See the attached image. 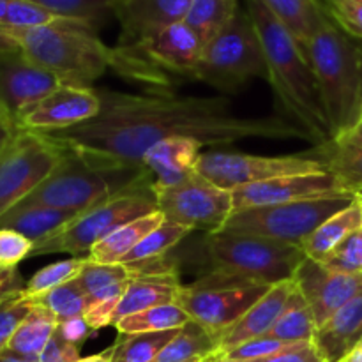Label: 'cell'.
<instances>
[{
  "mask_svg": "<svg viewBox=\"0 0 362 362\" xmlns=\"http://www.w3.org/2000/svg\"><path fill=\"white\" fill-rule=\"evenodd\" d=\"M57 331L60 332V336H62L66 341L73 343V345L76 346L83 345V343L95 332L94 329L90 327V324L85 320V317H76L69 318V320L66 322H60Z\"/></svg>",
  "mask_w": 362,
  "mask_h": 362,
  "instance_id": "obj_48",
  "label": "cell"
},
{
  "mask_svg": "<svg viewBox=\"0 0 362 362\" xmlns=\"http://www.w3.org/2000/svg\"><path fill=\"white\" fill-rule=\"evenodd\" d=\"M205 246L212 271L255 285L274 286L290 281L306 260L300 246L255 235L209 233Z\"/></svg>",
  "mask_w": 362,
  "mask_h": 362,
  "instance_id": "obj_6",
  "label": "cell"
},
{
  "mask_svg": "<svg viewBox=\"0 0 362 362\" xmlns=\"http://www.w3.org/2000/svg\"><path fill=\"white\" fill-rule=\"evenodd\" d=\"M313 69L332 140L362 124V46L329 20L304 46Z\"/></svg>",
  "mask_w": 362,
  "mask_h": 362,
  "instance_id": "obj_4",
  "label": "cell"
},
{
  "mask_svg": "<svg viewBox=\"0 0 362 362\" xmlns=\"http://www.w3.org/2000/svg\"><path fill=\"white\" fill-rule=\"evenodd\" d=\"M317 329V320H315L310 306L304 300L299 288H296L290 296L281 317L278 318V322H276L274 327L271 329L267 336L279 339V341L306 343L313 341Z\"/></svg>",
  "mask_w": 362,
  "mask_h": 362,
  "instance_id": "obj_33",
  "label": "cell"
},
{
  "mask_svg": "<svg viewBox=\"0 0 362 362\" xmlns=\"http://www.w3.org/2000/svg\"><path fill=\"white\" fill-rule=\"evenodd\" d=\"M357 202L356 197L313 198L271 207L233 212L219 232L233 235H255L278 243L300 246L324 221Z\"/></svg>",
  "mask_w": 362,
  "mask_h": 362,
  "instance_id": "obj_8",
  "label": "cell"
},
{
  "mask_svg": "<svg viewBox=\"0 0 362 362\" xmlns=\"http://www.w3.org/2000/svg\"><path fill=\"white\" fill-rule=\"evenodd\" d=\"M204 145L191 138H168L148 148L141 159V166L152 175V189L161 191L179 186L197 175V165Z\"/></svg>",
  "mask_w": 362,
  "mask_h": 362,
  "instance_id": "obj_19",
  "label": "cell"
},
{
  "mask_svg": "<svg viewBox=\"0 0 362 362\" xmlns=\"http://www.w3.org/2000/svg\"><path fill=\"white\" fill-rule=\"evenodd\" d=\"M250 362H325L324 357L313 345V341L308 343H296L288 346L283 352L274 354V356L264 357V359L250 361Z\"/></svg>",
  "mask_w": 362,
  "mask_h": 362,
  "instance_id": "obj_47",
  "label": "cell"
},
{
  "mask_svg": "<svg viewBox=\"0 0 362 362\" xmlns=\"http://www.w3.org/2000/svg\"><path fill=\"white\" fill-rule=\"evenodd\" d=\"M163 221H165V216L156 211L152 214L120 226L112 235H108L92 247V251L88 253V260L98 262V264H120Z\"/></svg>",
  "mask_w": 362,
  "mask_h": 362,
  "instance_id": "obj_29",
  "label": "cell"
},
{
  "mask_svg": "<svg viewBox=\"0 0 362 362\" xmlns=\"http://www.w3.org/2000/svg\"><path fill=\"white\" fill-rule=\"evenodd\" d=\"M350 136H354V138H356V140L362 141V124H361L359 127H357L356 131H354V133H350ZM339 138H341V136H339Z\"/></svg>",
  "mask_w": 362,
  "mask_h": 362,
  "instance_id": "obj_56",
  "label": "cell"
},
{
  "mask_svg": "<svg viewBox=\"0 0 362 362\" xmlns=\"http://www.w3.org/2000/svg\"><path fill=\"white\" fill-rule=\"evenodd\" d=\"M34 306L35 299L28 297L25 290L11 292L4 297L0 303V356L6 352L16 329L20 327V324Z\"/></svg>",
  "mask_w": 362,
  "mask_h": 362,
  "instance_id": "obj_41",
  "label": "cell"
},
{
  "mask_svg": "<svg viewBox=\"0 0 362 362\" xmlns=\"http://www.w3.org/2000/svg\"><path fill=\"white\" fill-rule=\"evenodd\" d=\"M156 211H158V200H156L154 191H136V193L122 194L90 211L81 212L62 232L55 233L42 243L34 244L30 257L55 253L88 257L92 247L112 235L117 228Z\"/></svg>",
  "mask_w": 362,
  "mask_h": 362,
  "instance_id": "obj_9",
  "label": "cell"
},
{
  "mask_svg": "<svg viewBox=\"0 0 362 362\" xmlns=\"http://www.w3.org/2000/svg\"><path fill=\"white\" fill-rule=\"evenodd\" d=\"M66 20L90 25L98 30L113 16V0H30Z\"/></svg>",
  "mask_w": 362,
  "mask_h": 362,
  "instance_id": "obj_37",
  "label": "cell"
},
{
  "mask_svg": "<svg viewBox=\"0 0 362 362\" xmlns=\"http://www.w3.org/2000/svg\"><path fill=\"white\" fill-rule=\"evenodd\" d=\"M341 362H349V361H346V359H345V361H341Z\"/></svg>",
  "mask_w": 362,
  "mask_h": 362,
  "instance_id": "obj_61",
  "label": "cell"
},
{
  "mask_svg": "<svg viewBox=\"0 0 362 362\" xmlns=\"http://www.w3.org/2000/svg\"><path fill=\"white\" fill-rule=\"evenodd\" d=\"M315 156L320 158L331 172L339 180L346 193L362 198V141L354 136L334 138L324 145L315 147Z\"/></svg>",
  "mask_w": 362,
  "mask_h": 362,
  "instance_id": "obj_25",
  "label": "cell"
},
{
  "mask_svg": "<svg viewBox=\"0 0 362 362\" xmlns=\"http://www.w3.org/2000/svg\"><path fill=\"white\" fill-rule=\"evenodd\" d=\"M57 327H59V320L55 315L35 300V306L16 329L4 354L37 362L45 346L55 334Z\"/></svg>",
  "mask_w": 362,
  "mask_h": 362,
  "instance_id": "obj_28",
  "label": "cell"
},
{
  "mask_svg": "<svg viewBox=\"0 0 362 362\" xmlns=\"http://www.w3.org/2000/svg\"><path fill=\"white\" fill-rule=\"evenodd\" d=\"M257 27L265 62L267 80L276 99L290 119L313 138L315 147L332 140L331 124L322 105L320 90L306 53L288 28L272 16L260 0H244Z\"/></svg>",
  "mask_w": 362,
  "mask_h": 362,
  "instance_id": "obj_2",
  "label": "cell"
},
{
  "mask_svg": "<svg viewBox=\"0 0 362 362\" xmlns=\"http://www.w3.org/2000/svg\"><path fill=\"white\" fill-rule=\"evenodd\" d=\"M180 329L120 334L115 345L110 346V362H152L159 356V352L179 334Z\"/></svg>",
  "mask_w": 362,
  "mask_h": 362,
  "instance_id": "obj_34",
  "label": "cell"
},
{
  "mask_svg": "<svg viewBox=\"0 0 362 362\" xmlns=\"http://www.w3.org/2000/svg\"><path fill=\"white\" fill-rule=\"evenodd\" d=\"M34 250V243L21 233L0 228V269H16Z\"/></svg>",
  "mask_w": 362,
  "mask_h": 362,
  "instance_id": "obj_44",
  "label": "cell"
},
{
  "mask_svg": "<svg viewBox=\"0 0 362 362\" xmlns=\"http://www.w3.org/2000/svg\"><path fill=\"white\" fill-rule=\"evenodd\" d=\"M35 300H37L39 304H42L45 308H48V310L55 315L59 324L60 322L69 320V318L85 317V313H87L92 306V299L87 296V292L81 288L78 279L64 283V285L49 290L45 296L37 297Z\"/></svg>",
  "mask_w": 362,
  "mask_h": 362,
  "instance_id": "obj_38",
  "label": "cell"
},
{
  "mask_svg": "<svg viewBox=\"0 0 362 362\" xmlns=\"http://www.w3.org/2000/svg\"><path fill=\"white\" fill-rule=\"evenodd\" d=\"M101 112V99L94 87L62 83L49 92L42 101L32 106L18 127L34 133L60 131L92 120Z\"/></svg>",
  "mask_w": 362,
  "mask_h": 362,
  "instance_id": "obj_16",
  "label": "cell"
},
{
  "mask_svg": "<svg viewBox=\"0 0 362 362\" xmlns=\"http://www.w3.org/2000/svg\"><path fill=\"white\" fill-rule=\"evenodd\" d=\"M7 296V293H0V303H2V299H4V297H6Z\"/></svg>",
  "mask_w": 362,
  "mask_h": 362,
  "instance_id": "obj_58",
  "label": "cell"
},
{
  "mask_svg": "<svg viewBox=\"0 0 362 362\" xmlns=\"http://www.w3.org/2000/svg\"><path fill=\"white\" fill-rule=\"evenodd\" d=\"M62 81L42 69L14 46H0V106L18 120Z\"/></svg>",
  "mask_w": 362,
  "mask_h": 362,
  "instance_id": "obj_14",
  "label": "cell"
},
{
  "mask_svg": "<svg viewBox=\"0 0 362 362\" xmlns=\"http://www.w3.org/2000/svg\"><path fill=\"white\" fill-rule=\"evenodd\" d=\"M191 0H113L120 25V49L136 48L166 27L184 21Z\"/></svg>",
  "mask_w": 362,
  "mask_h": 362,
  "instance_id": "obj_18",
  "label": "cell"
},
{
  "mask_svg": "<svg viewBox=\"0 0 362 362\" xmlns=\"http://www.w3.org/2000/svg\"><path fill=\"white\" fill-rule=\"evenodd\" d=\"M87 257H73L67 260L55 262L46 267L39 269L27 283H25V293L32 299L45 296L49 290L57 288V286L64 285L67 281H73L80 276L81 269H83Z\"/></svg>",
  "mask_w": 362,
  "mask_h": 362,
  "instance_id": "obj_39",
  "label": "cell"
},
{
  "mask_svg": "<svg viewBox=\"0 0 362 362\" xmlns=\"http://www.w3.org/2000/svg\"><path fill=\"white\" fill-rule=\"evenodd\" d=\"M343 194L350 193H346L345 187L331 172H322L278 177L264 182L247 184L232 191V200L233 212H239L246 209L271 207V205L313 200V198L343 197Z\"/></svg>",
  "mask_w": 362,
  "mask_h": 362,
  "instance_id": "obj_15",
  "label": "cell"
},
{
  "mask_svg": "<svg viewBox=\"0 0 362 362\" xmlns=\"http://www.w3.org/2000/svg\"><path fill=\"white\" fill-rule=\"evenodd\" d=\"M346 361H349V362H362V341L356 346V349L352 350V352L349 354Z\"/></svg>",
  "mask_w": 362,
  "mask_h": 362,
  "instance_id": "obj_52",
  "label": "cell"
},
{
  "mask_svg": "<svg viewBox=\"0 0 362 362\" xmlns=\"http://www.w3.org/2000/svg\"><path fill=\"white\" fill-rule=\"evenodd\" d=\"M80 359V346L66 341L60 332L55 331L37 362H78Z\"/></svg>",
  "mask_w": 362,
  "mask_h": 362,
  "instance_id": "obj_46",
  "label": "cell"
},
{
  "mask_svg": "<svg viewBox=\"0 0 362 362\" xmlns=\"http://www.w3.org/2000/svg\"><path fill=\"white\" fill-rule=\"evenodd\" d=\"M78 362H110V349L105 350L103 354H99V356L83 357V359H80Z\"/></svg>",
  "mask_w": 362,
  "mask_h": 362,
  "instance_id": "obj_51",
  "label": "cell"
},
{
  "mask_svg": "<svg viewBox=\"0 0 362 362\" xmlns=\"http://www.w3.org/2000/svg\"><path fill=\"white\" fill-rule=\"evenodd\" d=\"M78 216V212L42 205H16L0 218V228L14 230L37 244L62 232Z\"/></svg>",
  "mask_w": 362,
  "mask_h": 362,
  "instance_id": "obj_24",
  "label": "cell"
},
{
  "mask_svg": "<svg viewBox=\"0 0 362 362\" xmlns=\"http://www.w3.org/2000/svg\"><path fill=\"white\" fill-rule=\"evenodd\" d=\"M293 281L320 327L361 292L362 272L361 274L339 272L322 262L306 257V260L296 271Z\"/></svg>",
  "mask_w": 362,
  "mask_h": 362,
  "instance_id": "obj_17",
  "label": "cell"
},
{
  "mask_svg": "<svg viewBox=\"0 0 362 362\" xmlns=\"http://www.w3.org/2000/svg\"><path fill=\"white\" fill-rule=\"evenodd\" d=\"M95 32L78 21L37 28L0 27V46L18 48L62 83L92 87L117 59L115 49L108 48Z\"/></svg>",
  "mask_w": 362,
  "mask_h": 362,
  "instance_id": "obj_3",
  "label": "cell"
},
{
  "mask_svg": "<svg viewBox=\"0 0 362 362\" xmlns=\"http://www.w3.org/2000/svg\"><path fill=\"white\" fill-rule=\"evenodd\" d=\"M191 76L232 94L251 78L267 80V62L257 27L246 7H239L228 25L204 46Z\"/></svg>",
  "mask_w": 362,
  "mask_h": 362,
  "instance_id": "obj_7",
  "label": "cell"
},
{
  "mask_svg": "<svg viewBox=\"0 0 362 362\" xmlns=\"http://www.w3.org/2000/svg\"><path fill=\"white\" fill-rule=\"evenodd\" d=\"M304 49L306 42L329 20L322 0H260Z\"/></svg>",
  "mask_w": 362,
  "mask_h": 362,
  "instance_id": "obj_27",
  "label": "cell"
},
{
  "mask_svg": "<svg viewBox=\"0 0 362 362\" xmlns=\"http://www.w3.org/2000/svg\"><path fill=\"white\" fill-rule=\"evenodd\" d=\"M239 7V0H191L184 23L207 45L232 21Z\"/></svg>",
  "mask_w": 362,
  "mask_h": 362,
  "instance_id": "obj_32",
  "label": "cell"
},
{
  "mask_svg": "<svg viewBox=\"0 0 362 362\" xmlns=\"http://www.w3.org/2000/svg\"><path fill=\"white\" fill-rule=\"evenodd\" d=\"M325 11L346 34L362 41V0H322Z\"/></svg>",
  "mask_w": 362,
  "mask_h": 362,
  "instance_id": "obj_43",
  "label": "cell"
},
{
  "mask_svg": "<svg viewBox=\"0 0 362 362\" xmlns=\"http://www.w3.org/2000/svg\"><path fill=\"white\" fill-rule=\"evenodd\" d=\"M66 18L53 14L52 11L45 9V7L37 6V4L30 2V0H9L7 6L6 18L0 27L7 28H37V27H48V25H59L67 23ZM80 23V21H78ZM90 27V25H88Z\"/></svg>",
  "mask_w": 362,
  "mask_h": 362,
  "instance_id": "obj_40",
  "label": "cell"
},
{
  "mask_svg": "<svg viewBox=\"0 0 362 362\" xmlns=\"http://www.w3.org/2000/svg\"><path fill=\"white\" fill-rule=\"evenodd\" d=\"M362 341V290L317 329L313 345L325 362H341Z\"/></svg>",
  "mask_w": 362,
  "mask_h": 362,
  "instance_id": "obj_22",
  "label": "cell"
},
{
  "mask_svg": "<svg viewBox=\"0 0 362 362\" xmlns=\"http://www.w3.org/2000/svg\"><path fill=\"white\" fill-rule=\"evenodd\" d=\"M322 172H327V166L317 156L271 158L243 152H204L197 165V173L202 179L226 191L278 177Z\"/></svg>",
  "mask_w": 362,
  "mask_h": 362,
  "instance_id": "obj_12",
  "label": "cell"
},
{
  "mask_svg": "<svg viewBox=\"0 0 362 362\" xmlns=\"http://www.w3.org/2000/svg\"><path fill=\"white\" fill-rule=\"evenodd\" d=\"M357 202H359V205H361V212H362V198H361V200H357Z\"/></svg>",
  "mask_w": 362,
  "mask_h": 362,
  "instance_id": "obj_59",
  "label": "cell"
},
{
  "mask_svg": "<svg viewBox=\"0 0 362 362\" xmlns=\"http://www.w3.org/2000/svg\"><path fill=\"white\" fill-rule=\"evenodd\" d=\"M322 264L339 272L361 274L362 272V226L350 233Z\"/></svg>",
  "mask_w": 362,
  "mask_h": 362,
  "instance_id": "obj_42",
  "label": "cell"
},
{
  "mask_svg": "<svg viewBox=\"0 0 362 362\" xmlns=\"http://www.w3.org/2000/svg\"><path fill=\"white\" fill-rule=\"evenodd\" d=\"M216 354H219V338L191 320L152 362H204Z\"/></svg>",
  "mask_w": 362,
  "mask_h": 362,
  "instance_id": "obj_31",
  "label": "cell"
},
{
  "mask_svg": "<svg viewBox=\"0 0 362 362\" xmlns=\"http://www.w3.org/2000/svg\"><path fill=\"white\" fill-rule=\"evenodd\" d=\"M7 6H9V0H0V25L4 23V18H6Z\"/></svg>",
  "mask_w": 362,
  "mask_h": 362,
  "instance_id": "obj_55",
  "label": "cell"
},
{
  "mask_svg": "<svg viewBox=\"0 0 362 362\" xmlns=\"http://www.w3.org/2000/svg\"><path fill=\"white\" fill-rule=\"evenodd\" d=\"M101 112L92 120L41 133L62 151L95 168H144V154L168 138H191L202 145L240 140H303L310 133L285 115H243L230 99L209 95L133 94L95 88Z\"/></svg>",
  "mask_w": 362,
  "mask_h": 362,
  "instance_id": "obj_1",
  "label": "cell"
},
{
  "mask_svg": "<svg viewBox=\"0 0 362 362\" xmlns=\"http://www.w3.org/2000/svg\"><path fill=\"white\" fill-rule=\"evenodd\" d=\"M25 290L21 276L16 269H0V293H11Z\"/></svg>",
  "mask_w": 362,
  "mask_h": 362,
  "instance_id": "obj_49",
  "label": "cell"
},
{
  "mask_svg": "<svg viewBox=\"0 0 362 362\" xmlns=\"http://www.w3.org/2000/svg\"><path fill=\"white\" fill-rule=\"evenodd\" d=\"M292 345H296V343L279 341V339L269 338V336H262V338L251 339V341L230 350V352H226L225 356L230 357V359L250 362V361L264 359V357H269V356H274V354L283 352V350H286Z\"/></svg>",
  "mask_w": 362,
  "mask_h": 362,
  "instance_id": "obj_45",
  "label": "cell"
},
{
  "mask_svg": "<svg viewBox=\"0 0 362 362\" xmlns=\"http://www.w3.org/2000/svg\"><path fill=\"white\" fill-rule=\"evenodd\" d=\"M193 230L172 221H163L158 228L152 230L120 264H136V262L154 260L166 257L177 244L182 243Z\"/></svg>",
  "mask_w": 362,
  "mask_h": 362,
  "instance_id": "obj_36",
  "label": "cell"
},
{
  "mask_svg": "<svg viewBox=\"0 0 362 362\" xmlns=\"http://www.w3.org/2000/svg\"><path fill=\"white\" fill-rule=\"evenodd\" d=\"M204 362H211V357H209V359H205Z\"/></svg>",
  "mask_w": 362,
  "mask_h": 362,
  "instance_id": "obj_60",
  "label": "cell"
},
{
  "mask_svg": "<svg viewBox=\"0 0 362 362\" xmlns=\"http://www.w3.org/2000/svg\"><path fill=\"white\" fill-rule=\"evenodd\" d=\"M154 194L158 211L166 221L189 230L216 233L233 214L232 191L207 182L198 173L179 186L156 191Z\"/></svg>",
  "mask_w": 362,
  "mask_h": 362,
  "instance_id": "obj_13",
  "label": "cell"
},
{
  "mask_svg": "<svg viewBox=\"0 0 362 362\" xmlns=\"http://www.w3.org/2000/svg\"><path fill=\"white\" fill-rule=\"evenodd\" d=\"M362 226V212L359 202H354L345 211L338 212L327 221L322 223L303 244V250L308 258L324 262L346 237Z\"/></svg>",
  "mask_w": 362,
  "mask_h": 362,
  "instance_id": "obj_30",
  "label": "cell"
},
{
  "mask_svg": "<svg viewBox=\"0 0 362 362\" xmlns=\"http://www.w3.org/2000/svg\"><path fill=\"white\" fill-rule=\"evenodd\" d=\"M211 362H244V361H235V359H230V357H226L225 354H216V356L211 357Z\"/></svg>",
  "mask_w": 362,
  "mask_h": 362,
  "instance_id": "obj_53",
  "label": "cell"
},
{
  "mask_svg": "<svg viewBox=\"0 0 362 362\" xmlns=\"http://www.w3.org/2000/svg\"><path fill=\"white\" fill-rule=\"evenodd\" d=\"M271 286L240 281L232 276L211 271L193 285L182 286L179 304L193 322L219 338L269 292Z\"/></svg>",
  "mask_w": 362,
  "mask_h": 362,
  "instance_id": "obj_10",
  "label": "cell"
},
{
  "mask_svg": "<svg viewBox=\"0 0 362 362\" xmlns=\"http://www.w3.org/2000/svg\"><path fill=\"white\" fill-rule=\"evenodd\" d=\"M0 362H32V361H25V359H20V357L9 356V354H2V356H0Z\"/></svg>",
  "mask_w": 362,
  "mask_h": 362,
  "instance_id": "obj_54",
  "label": "cell"
},
{
  "mask_svg": "<svg viewBox=\"0 0 362 362\" xmlns=\"http://www.w3.org/2000/svg\"><path fill=\"white\" fill-rule=\"evenodd\" d=\"M297 288L296 281L278 283V285L271 286L269 292L265 293L262 299H258L225 334L221 336L219 341V352L226 354L230 350L237 349V346L244 345V343L251 341V339L262 338L271 332L278 318L281 317L283 310H285L286 303H288L290 296L293 290Z\"/></svg>",
  "mask_w": 362,
  "mask_h": 362,
  "instance_id": "obj_20",
  "label": "cell"
},
{
  "mask_svg": "<svg viewBox=\"0 0 362 362\" xmlns=\"http://www.w3.org/2000/svg\"><path fill=\"white\" fill-rule=\"evenodd\" d=\"M2 117H9V115H7V113L2 110V106H0V119H2ZM9 119H11V117H9Z\"/></svg>",
  "mask_w": 362,
  "mask_h": 362,
  "instance_id": "obj_57",
  "label": "cell"
},
{
  "mask_svg": "<svg viewBox=\"0 0 362 362\" xmlns=\"http://www.w3.org/2000/svg\"><path fill=\"white\" fill-rule=\"evenodd\" d=\"M191 322L189 315L179 304H163L140 313L129 315L115 324L119 334H138V332H161L180 329Z\"/></svg>",
  "mask_w": 362,
  "mask_h": 362,
  "instance_id": "obj_35",
  "label": "cell"
},
{
  "mask_svg": "<svg viewBox=\"0 0 362 362\" xmlns=\"http://www.w3.org/2000/svg\"><path fill=\"white\" fill-rule=\"evenodd\" d=\"M18 129L20 127H18V124L13 119H9V117H2L0 119V154L11 144V140L18 133Z\"/></svg>",
  "mask_w": 362,
  "mask_h": 362,
  "instance_id": "obj_50",
  "label": "cell"
},
{
  "mask_svg": "<svg viewBox=\"0 0 362 362\" xmlns=\"http://www.w3.org/2000/svg\"><path fill=\"white\" fill-rule=\"evenodd\" d=\"M204 46L197 32L184 21H179L166 27L144 45L129 48V52H141L161 66L191 74L200 62Z\"/></svg>",
  "mask_w": 362,
  "mask_h": 362,
  "instance_id": "obj_21",
  "label": "cell"
},
{
  "mask_svg": "<svg viewBox=\"0 0 362 362\" xmlns=\"http://www.w3.org/2000/svg\"><path fill=\"white\" fill-rule=\"evenodd\" d=\"M152 186L154 180L147 168H95L64 151L55 172L18 205H42L81 214L122 194L154 191Z\"/></svg>",
  "mask_w": 362,
  "mask_h": 362,
  "instance_id": "obj_5",
  "label": "cell"
},
{
  "mask_svg": "<svg viewBox=\"0 0 362 362\" xmlns=\"http://www.w3.org/2000/svg\"><path fill=\"white\" fill-rule=\"evenodd\" d=\"M136 278L133 269L126 264H98V262H85L78 283L87 292L94 303H113L119 304L129 283Z\"/></svg>",
  "mask_w": 362,
  "mask_h": 362,
  "instance_id": "obj_26",
  "label": "cell"
},
{
  "mask_svg": "<svg viewBox=\"0 0 362 362\" xmlns=\"http://www.w3.org/2000/svg\"><path fill=\"white\" fill-rule=\"evenodd\" d=\"M62 159V148L41 133L18 129L0 154V218L41 186Z\"/></svg>",
  "mask_w": 362,
  "mask_h": 362,
  "instance_id": "obj_11",
  "label": "cell"
},
{
  "mask_svg": "<svg viewBox=\"0 0 362 362\" xmlns=\"http://www.w3.org/2000/svg\"><path fill=\"white\" fill-rule=\"evenodd\" d=\"M182 281L179 272H159V274L138 276L124 292L113 313V325L129 315L163 306V304H175L182 292Z\"/></svg>",
  "mask_w": 362,
  "mask_h": 362,
  "instance_id": "obj_23",
  "label": "cell"
}]
</instances>
